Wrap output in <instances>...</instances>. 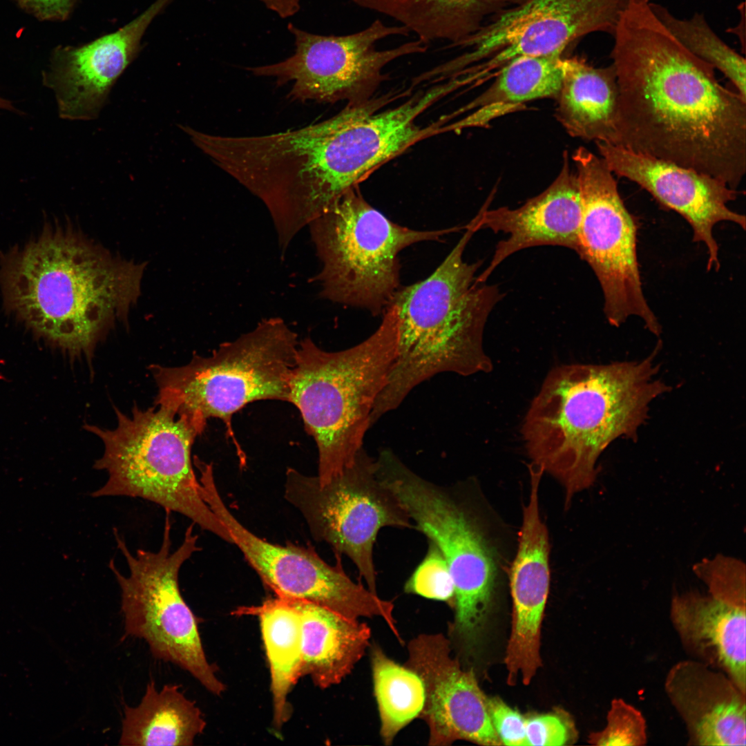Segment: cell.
Listing matches in <instances>:
<instances>
[{
  "instance_id": "1",
  "label": "cell",
  "mask_w": 746,
  "mask_h": 746,
  "mask_svg": "<svg viewBox=\"0 0 746 746\" xmlns=\"http://www.w3.org/2000/svg\"><path fill=\"white\" fill-rule=\"evenodd\" d=\"M651 3L629 0L612 35L618 87L613 144L736 189L746 173V98L685 48Z\"/></svg>"
},
{
  "instance_id": "2",
  "label": "cell",
  "mask_w": 746,
  "mask_h": 746,
  "mask_svg": "<svg viewBox=\"0 0 746 746\" xmlns=\"http://www.w3.org/2000/svg\"><path fill=\"white\" fill-rule=\"evenodd\" d=\"M145 267L52 221L1 254L3 308L35 336L89 358L115 322L127 320Z\"/></svg>"
},
{
  "instance_id": "3",
  "label": "cell",
  "mask_w": 746,
  "mask_h": 746,
  "mask_svg": "<svg viewBox=\"0 0 746 746\" xmlns=\"http://www.w3.org/2000/svg\"><path fill=\"white\" fill-rule=\"evenodd\" d=\"M655 355L565 365L546 376L525 417L522 435L529 466L562 484L566 504L593 484L597 461L613 441H636L651 402L671 390L656 376Z\"/></svg>"
},
{
  "instance_id": "4",
  "label": "cell",
  "mask_w": 746,
  "mask_h": 746,
  "mask_svg": "<svg viewBox=\"0 0 746 746\" xmlns=\"http://www.w3.org/2000/svg\"><path fill=\"white\" fill-rule=\"evenodd\" d=\"M477 224L476 216L432 274L400 287L392 298L390 304L396 316V352L374 404L371 425L436 374L470 376L492 370L483 334L490 313L504 296L497 286L476 282L481 260L468 263L463 259L468 242L479 231Z\"/></svg>"
},
{
  "instance_id": "5",
  "label": "cell",
  "mask_w": 746,
  "mask_h": 746,
  "mask_svg": "<svg viewBox=\"0 0 746 746\" xmlns=\"http://www.w3.org/2000/svg\"><path fill=\"white\" fill-rule=\"evenodd\" d=\"M396 316L389 305L377 329L352 347L328 352L299 341L288 401L299 411L318 449L316 475L327 483L354 462L371 427L375 401L396 356Z\"/></svg>"
},
{
  "instance_id": "6",
  "label": "cell",
  "mask_w": 746,
  "mask_h": 746,
  "mask_svg": "<svg viewBox=\"0 0 746 746\" xmlns=\"http://www.w3.org/2000/svg\"><path fill=\"white\" fill-rule=\"evenodd\" d=\"M115 412L114 429L86 426L104 445L94 468L108 475L91 496L144 499L232 543L228 529L200 493L191 448L200 429L189 417L160 402L145 410L135 408L130 415L117 409Z\"/></svg>"
},
{
  "instance_id": "7",
  "label": "cell",
  "mask_w": 746,
  "mask_h": 746,
  "mask_svg": "<svg viewBox=\"0 0 746 746\" xmlns=\"http://www.w3.org/2000/svg\"><path fill=\"white\" fill-rule=\"evenodd\" d=\"M299 341L282 318L273 317L222 343L209 356L195 355L181 367L153 365L156 401L189 417L202 431L209 418L220 419L242 459L232 417L255 401H288Z\"/></svg>"
},
{
  "instance_id": "8",
  "label": "cell",
  "mask_w": 746,
  "mask_h": 746,
  "mask_svg": "<svg viewBox=\"0 0 746 746\" xmlns=\"http://www.w3.org/2000/svg\"><path fill=\"white\" fill-rule=\"evenodd\" d=\"M321 270L320 296L383 314L400 288L399 254L458 228L419 231L399 225L371 206L358 186L307 225Z\"/></svg>"
},
{
  "instance_id": "9",
  "label": "cell",
  "mask_w": 746,
  "mask_h": 746,
  "mask_svg": "<svg viewBox=\"0 0 746 746\" xmlns=\"http://www.w3.org/2000/svg\"><path fill=\"white\" fill-rule=\"evenodd\" d=\"M162 542L155 552L138 549L132 553L117 530V546L128 566L121 573L113 560L109 568L121 593L124 635L143 639L153 656L189 672L211 694L220 696L224 685L207 659L197 618L179 586L183 564L200 551L194 524L186 530L180 546L171 550L170 513L166 510Z\"/></svg>"
},
{
  "instance_id": "10",
  "label": "cell",
  "mask_w": 746,
  "mask_h": 746,
  "mask_svg": "<svg viewBox=\"0 0 746 746\" xmlns=\"http://www.w3.org/2000/svg\"><path fill=\"white\" fill-rule=\"evenodd\" d=\"M383 479L410 516L414 528L444 557L455 585L451 647L471 655L489 613L497 584L493 552L471 513L449 488L419 475L401 460L390 463Z\"/></svg>"
},
{
  "instance_id": "11",
  "label": "cell",
  "mask_w": 746,
  "mask_h": 746,
  "mask_svg": "<svg viewBox=\"0 0 746 746\" xmlns=\"http://www.w3.org/2000/svg\"><path fill=\"white\" fill-rule=\"evenodd\" d=\"M285 499L304 517L313 538L329 545L336 556L348 557L377 594L373 548L384 527L414 528L394 492L379 477L375 459L363 448L354 463L338 476L321 484L289 468L285 472Z\"/></svg>"
},
{
  "instance_id": "12",
  "label": "cell",
  "mask_w": 746,
  "mask_h": 746,
  "mask_svg": "<svg viewBox=\"0 0 746 746\" xmlns=\"http://www.w3.org/2000/svg\"><path fill=\"white\" fill-rule=\"evenodd\" d=\"M572 159L577 169L582 216L577 254L594 271L604 295L608 322L619 327L641 318L656 336L661 326L644 296L637 257V225L604 160L584 147Z\"/></svg>"
},
{
  "instance_id": "13",
  "label": "cell",
  "mask_w": 746,
  "mask_h": 746,
  "mask_svg": "<svg viewBox=\"0 0 746 746\" xmlns=\"http://www.w3.org/2000/svg\"><path fill=\"white\" fill-rule=\"evenodd\" d=\"M629 0H526L450 45L466 50L439 66L443 75L466 68L475 82L494 76L519 57L562 55L574 41L602 32L613 35Z\"/></svg>"
},
{
  "instance_id": "14",
  "label": "cell",
  "mask_w": 746,
  "mask_h": 746,
  "mask_svg": "<svg viewBox=\"0 0 746 746\" xmlns=\"http://www.w3.org/2000/svg\"><path fill=\"white\" fill-rule=\"evenodd\" d=\"M287 28L294 39V53L277 63L247 70L275 78L280 84L293 82L289 96L302 102L355 103L370 99L385 78L382 72L388 64L427 50L419 39L376 49L377 42L388 37L410 32L402 25L389 26L379 19L361 31L341 36L313 34L292 23Z\"/></svg>"
},
{
  "instance_id": "15",
  "label": "cell",
  "mask_w": 746,
  "mask_h": 746,
  "mask_svg": "<svg viewBox=\"0 0 746 746\" xmlns=\"http://www.w3.org/2000/svg\"><path fill=\"white\" fill-rule=\"evenodd\" d=\"M199 481L202 497L225 525L232 543L276 596L304 599L354 620L381 618L393 633L398 632L393 603L352 580L345 573L339 556H336L338 562L332 566L312 548L280 545L261 539L229 510L219 493L213 473H202Z\"/></svg>"
},
{
  "instance_id": "16",
  "label": "cell",
  "mask_w": 746,
  "mask_h": 746,
  "mask_svg": "<svg viewBox=\"0 0 746 746\" xmlns=\"http://www.w3.org/2000/svg\"><path fill=\"white\" fill-rule=\"evenodd\" d=\"M611 172L636 183L661 205L680 215L691 227L693 241L705 244L707 269H720L714 226L731 222L745 229V217L728 203L740 193L721 180L676 163L638 153L622 145L595 142Z\"/></svg>"
},
{
  "instance_id": "17",
  "label": "cell",
  "mask_w": 746,
  "mask_h": 746,
  "mask_svg": "<svg viewBox=\"0 0 746 746\" xmlns=\"http://www.w3.org/2000/svg\"><path fill=\"white\" fill-rule=\"evenodd\" d=\"M405 666L424 683L425 700L419 718L429 729L430 745L467 740L481 745H503L492 725L487 698L472 669L453 657L448 638L421 634L408 644Z\"/></svg>"
},
{
  "instance_id": "18",
  "label": "cell",
  "mask_w": 746,
  "mask_h": 746,
  "mask_svg": "<svg viewBox=\"0 0 746 746\" xmlns=\"http://www.w3.org/2000/svg\"><path fill=\"white\" fill-rule=\"evenodd\" d=\"M530 495L524 508L517 552L509 574L512 624L504 663L507 683L528 685L542 666L541 626L549 590L548 531L539 513L542 475L530 472Z\"/></svg>"
},
{
  "instance_id": "19",
  "label": "cell",
  "mask_w": 746,
  "mask_h": 746,
  "mask_svg": "<svg viewBox=\"0 0 746 746\" xmlns=\"http://www.w3.org/2000/svg\"><path fill=\"white\" fill-rule=\"evenodd\" d=\"M488 203L479 211V230L508 234L499 241L488 267L476 278L484 283L492 271L512 254L529 247L552 245L578 249L582 204L576 174L570 169L568 157L551 184L542 193L517 209L506 207L488 210Z\"/></svg>"
},
{
  "instance_id": "20",
  "label": "cell",
  "mask_w": 746,
  "mask_h": 746,
  "mask_svg": "<svg viewBox=\"0 0 746 746\" xmlns=\"http://www.w3.org/2000/svg\"><path fill=\"white\" fill-rule=\"evenodd\" d=\"M664 689L689 745H745L746 694L726 674L688 658L670 668Z\"/></svg>"
},
{
  "instance_id": "21",
  "label": "cell",
  "mask_w": 746,
  "mask_h": 746,
  "mask_svg": "<svg viewBox=\"0 0 746 746\" xmlns=\"http://www.w3.org/2000/svg\"><path fill=\"white\" fill-rule=\"evenodd\" d=\"M669 618L690 659L722 671L746 694V607L691 591L673 596Z\"/></svg>"
},
{
  "instance_id": "22",
  "label": "cell",
  "mask_w": 746,
  "mask_h": 746,
  "mask_svg": "<svg viewBox=\"0 0 746 746\" xmlns=\"http://www.w3.org/2000/svg\"><path fill=\"white\" fill-rule=\"evenodd\" d=\"M171 0H156L117 30L88 44L62 49L56 56L59 82L75 102L91 108L106 104L120 75L134 60L147 27Z\"/></svg>"
},
{
  "instance_id": "23",
  "label": "cell",
  "mask_w": 746,
  "mask_h": 746,
  "mask_svg": "<svg viewBox=\"0 0 746 746\" xmlns=\"http://www.w3.org/2000/svg\"><path fill=\"white\" fill-rule=\"evenodd\" d=\"M301 622V677L327 689L339 684L362 658L371 629L316 603L294 598Z\"/></svg>"
},
{
  "instance_id": "24",
  "label": "cell",
  "mask_w": 746,
  "mask_h": 746,
  "mask_svg": "<svg viewBox=\"0 0 746 746\" xmlns=\"http://www.w3.org/2000/svg\"><path fill=\"white\" fill-rule=\"evenodd\" d=\"M562 63L557 120L573 137L615 143L618 87L613 66L595 68L576 57Z\"/></svg>"
},
{
  "instance_id": "25",
  "label": "cell",
  "mask_w": 746,
  "mask_h": 746,
  "mask_svg": "<svg viewBox=\"0 0 746 746\" xmlns=\"http://www.w3.org/2000/svg\"><path fill=\"white\" fill-rule=\"evenodd\" d=\"M388 15L428 44L438 39L453 45L493 17L526 0H352Z\"/></svg>"
},
{
  "instance_id": "26",
  "label": "cell",
  "mask_w": 746,
  "mask_h": 746,
  "mask_svg": "<svg viewBox=\"0 0 746 746\" xmlns=\"http://www.w3.org/2000/svg\"><path fill=\"white\" fill-rule=\"evenodd\" d=\"M174 684L158 690L153 680L135 707L125 705L121 745L191 746L206 727L203 714Z\"/></svg>"
},
{
  "instance_id": "27",
  "label": "cell",
  "mask_w": 746,
  "mask_h": 746,
  "mask_svg": "<svg viewBox=\"0 0 746 746\" xmlns=\"http://www.w3.org/2000/svg\"><path fill=\"white\" fill-rule=\"evenodd\" d=\"M236 613L256 615L260 619L270 669L274 723L280 728L290 714L289 693L301 677L299 611L291 597L276 596L260 606L239 609Z\"/></svg>"
},
{
  "instance_id": "28",
  "label": "cell",
  "mask_w": 746,
  "mask_h": 746,
  "mask_svg": "<svg viewBox=\"0 0 746 746\" xmlns=\"http://www.w3.org/2000/svg\"><path fill=\"white\" fill-rule=\"evenodd\" d=\"M562 57L559 55L524 57L511 61L496 74L493 84L462 111L479 108L455 122L457 129L477 126L487 114L492 117L514 110L524 102L557 98L563 79Z\"/></svg>"
},
{
  "instance_id": "29",
  "label": "cell",
  "mask_w": 746,
  "mask_h": 746,
  "mask_svg": "<svg viewBox=\"0 0 746 746\" xmlns=\"http://www.w3.org/2000/svg\"><path fill=\"white\" fill-rule=\"evenodd\" d=\"M374 691L380 720V734L385 745L419 716L425 700L423 680L412 669L390 658L374 644L371 647Z\"/></svg>"
},
{
  "instance_id": "30",
  "label": "cell",
  "mask_w": 746,
  "mask_h": 746,
  "mask_svg": "<svg viewBox=\"0 0 746 746\" xmlns=\"http://www.w3.org/2000/svg\"><path fill=\"white\" fill-rule=\"evenodd\" d=\"M651 4L662 23L687 50L721 72L746 98L745 59L714 32L703 14L695 12L690 17L680 18L662 5L652 1Z\"/></svg>"
},
{
  "instance_id": "31",
  "label": "cell",
  "mask_w": 746,
  "mask_h": 746,
  "mask_svg": "<svg viewBox=\"0 0 746 746\" xmlns=\"http://www.w3.org/2000/svg\"><path fill=\"white\" fill-rule=\"evenodd\" d=\"M693 571L705 584L709 594L746 607L745 565L741 560L719 554L697 562Z\"/></svg>"
},
{
  "instance_id": "32",
  "label": "cell",
  "mask_w": 746,
  "mask_h": 746,
  "mask_svg": "<svg viewBox=\"0 0 746 746\" xmlns=\"http://www.w3.org/2000/svg\"><path fill=\"white\" fill-rule=\"evenodd\" d=\"M589 742L599 746H638L647 742L642 713L624 699L612 700L603 729L591 733Z\"/></svg>"
},
{
  "instance_id": "33",
  "label": "cell",
  "mask_w": 746,
  "mask_h": 746,
  "mask_svg": "<svg viewBox=\"0 0 746 746\" xmlns=\"http://www.w3.org/2000/svg\"><path fill=\"white\" fill-rule=\"evenodd\" d=\"M428 542L425 555L405 582L404 591L445 602L453 608L455 585L448 564L438 547Z\"/></svg>"
},
{
  "instance_id": "34",
  "label": "cell",
  "mask_w": 746,
  "mask_h": 746,
  "mask_svg": "<svg viewBox=\"0 0 746 746\" xmlns=\"http://www.w3.org/2000/svg\"><path fill=\"white\" fill-rule=\"evenodd\" d=\"M489 716L502 745L527 746L526 718L499 697L487 698Z\"/></svg>"
},
{
  "instance_id": "35",
  "label": "cell",
  "mask_w": 746,
  "mask_h": 746,
  "mask_svg": "<svg viewBox=\"0 0 746 746\" xmlns=\"http://www.w3.org/2000/svg\"><path fill=\"white\" fill-rule=\"evenodd\" d=\"M527 746H560L571 738L566 721L557 714H537L526 718Z\"/></svg>"
},
{
  "instance_id": "36",
  "label": "cell",
  "mask_w": 746,
  "mask_h": 746,
  "mask_svg": "<svg viewBox=\"0 0 746 746\" xmlns=\"http://www.w3.org/2000/svg\"><path fill=\"white\" fill-rule=\"evenodd\" d=\"M37 15L44 19H64L76 0H22Z\"/></svg>"
},
{
  "instance_id": "37",
  "label": "cell",
  "mask_w": 746,
  "mask_h": 746,
  "mask_svg": "<svg viewBox=\"0 0 746 746\" xmlns=\"http://www.w3.org/2000/svg\"><path fill=\"white\" fill-rule=\"evenodd\" d=\"M266 8L281 18L290 17L296 14L300 7V0H258Z\"/></svg>"
},
{
  "instance_id": "38",
  "label": "cell",
  "mask_w": 746,
  "mask_h": 746,
  "mask_svg": "<svg viewBox=\"0 0 746 746\" xmlns=\"http://www.w3.org/2000/svg\"><path fill=\"white\" fill-rule=\"evenodd\" d=\"M0 108L1 109L8 110V111H12V110L15 109L13 108V106H12V103L10 101H8V99H4L3 97H0Z\"/></svg>"
}]
</instances>
